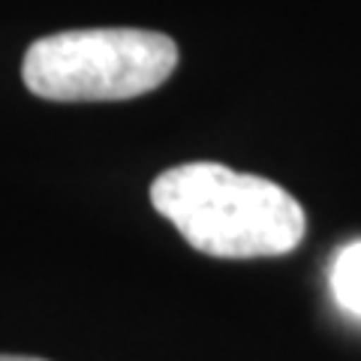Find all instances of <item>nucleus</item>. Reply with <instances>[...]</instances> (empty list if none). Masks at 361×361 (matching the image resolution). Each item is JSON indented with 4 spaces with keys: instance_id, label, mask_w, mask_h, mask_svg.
Segmentation results:
<instances>
[{
    "instance_id": "nucleus-3",
    "label": "nucleus",
    "mask_w": 361,
    "mask_h": 361,
    "mask_svg": "<svg viewBox=\"0 0 361 361\" xmlns=\"http://www.w3.org/2000/svg\"><path fill=\"white\" fill-rule=\"evenodd\" d=\"M331 295L346 313L361 316V241L337 253L331 265Z\"/></svg>"
},
{
    "instance_id": "nucleus-1",
    "label": "nucleus",
    "mask_w": 361,
    "mask_h": 361,
    "mask_svg": "<svg viewBox=\"0 0 361 361\" xmlns=\"http://www.w3.org/2000/svg\"><path fill=\"white\" fill-rule=\"evenodd\" d=\"M157 214L217 259L283 256L304 238V211L280 184L220 163H184L151 184Z\"/></svg>"
},
{
    "instance_id": "nucleus-2",
    "label": "nucleus",
    "mask_w": 361,
    "mask_h": 361,
    "mask_svg": "<svg viewBox=\"0 0 361 361\" xmlns=\"http://www.w3.org/2000/svg\"><path fill=\"white\" fill-rule=\"evenodd\" d=\"M178 66L166 33L139 27H90L42 37L27 49L21 78L51 103H115L151 94Z\"/></svg>"
},
{
    "instance_id": "nucleus-4",
    "label": "nucleus",
    "mask_w": 361,
    "mask_h": 361,
    "mask_svg": "<svg viewBox=\"0 0 361 361\" xmlns=\"http://www.w3.org/2000/svg\"><path fill=\"white\" fill-rule=\"evenodd\" d=\"M0 361H45V358H27V355H0Z\"/></svg>"
}]
</instances>
